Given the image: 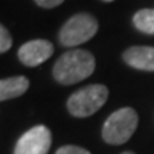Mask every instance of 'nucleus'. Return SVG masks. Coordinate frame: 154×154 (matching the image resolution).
<instances>
[{
    "label": "nucleus",
    "mask_w": 154,
    "mask_h": 154,
    "mask_svg": "<svg viewBox=\"0 0 154 154\" xmlns=\"http://www.w3.org/2000/svg\"><path fill=\"white\" fill-rule=\"evenodd\" d=\"M56 154H91L88 150L79 146H63L56 151Z\"/></svg>",
    "instance_id": "9b49d317"
},
{
    "label": "nucleus",
    "mask_w": 154,
    "mask_h": 154,
    "mask_svg": "<svg viewBox=\"0 0 154 154\" xmlns=\"http://www.w3.org/2000/svg\"><path fill=\"white\" fill-rule=\"evenodd\" d=\"M51 146V133L46 126H36L17 140L14 154H47Z\"/></svg>",
    "instance_id": "39448f33"
},
{
    "label": "nucleus",
    "mask_w": 154,
    "mask_h": 154,
    "mask_svg": "<svg viewBox=\"0 0 154 154\" xmlns=\"http://www.w3.org/2000/svg\"><path fill=\"white\" fill-rule=\"evenodd\" d=\"M96 69L94 56L86 50H70L59 57L53 67V76L61 84H74L91 76Z\"/></svg>",
    "instance_id": "f257e3e1"
},
{
    "label": "nucleus",
    "mask_w": 154,
    "mask_h": 154,
    "mask_svg": "<svg viewBox=\"0 0 154 154\" xmlns=\"http://www.w3.org/2000/svg\"><path fill=\"white\" fill-rule=\"evenodd\" d=\"M123 154H134V153H133V151H124Z\"/></svg>",
    "instance_id": "ddd939ff"
},
{
    "label": "nucleus",
    "mask_w": 154,
    "mask_h": 154,
    "mask_svg": "<svg viewBox=\"0 0 154 154\" xmlns=\"http://www.w3.org/2000/svg\"><path fill=\"white\" fill-rule=\"evenodd\" d=\"M29 79L24 76H16V77H9V79H3L0 82V100L6 101V100L19 97L27 91L29 88Z\"/></svg>",
    "instance_id": "6e6552de"
},
{
    "label": "nucleus",
    "mask_w": 154,
    "mask_h": 154,
    "mask_svg": "<svg viewBox=\"0 0 154 154\" xmlns=\"http://www.w3.org/2000/svg\"><path fill=\"white\" fill-rule=\"evenodd\" d=\"M123 60L134 69L154 72V47L149 46L130 47L123 53Z\"/></svg>",
    "instance_id": "0eeeda50"
},
{
    "label": "nucleus",
    "mask_w": 154,
    "mask_h": 154,
    "mask_svg": "<svg viewBox=\"0 0 154 154\" xmlns=\"http://www.w3.org/2000/svg\"><path fill=\"white\" fill-rule=\"evenodd\" d=\"M134 26L147 34H154V9H141L133 17Z\"/></svg>",
    "instance_id": "1a4fd4ad"
},
{
    "label": "nucleus",
    "mask_w": 154,
    "mask_h": 154,
    "mask_svg": "<svg viewBox=\"0 0 154 154\" xmlns=\"http://www.w3.org/2000/svg\"><path fill=\"white\" fill-rule=\"evenodd\" d=\"M11 43H13V40H11L9 30L5 26H0V51L6 53L11 47Z\"/></svg>",
    "instance_id": "9d476101"
},
{
    "label": "nucleus",
    "mask_w": 154,
    "mask_h": 154,
    "mask_svg": "<svg viewBox=\"0 0 154 154\" xmlns=\"http://www.w3.org/2000/svg\"><path fill=\"white\" fill-rule=\"evenodd\" d=\"M99 30L97 19L88 13H79L70 17L61 27L59 40L66 47H74L87 42Z\"/></svg>",
    "instance_id": "20e7f679"
},
{
    "label": "nucleus",
    "mask_w": 154,
    "mask_h": 154,
    "mask_svg": "<svg viewBox=\"0 0 154 154\" xmlns=\"http://www.w3.org/2000/svg\"><path fill=\"white\" fill-rule=\"evenodd\" d=\"M53 50H54V47L49 40L37 38V40H32V42L23 44L19 49L17 56L23 64H26L29 67H36L47 60L53 54Z\"/></svg>",
    "instance_id": "423d86ee"
},
{
    "label": "nucleus",
    "mask_w": 154,
    "mask_h": 154,
    "mask_svg": "<svg viewBox=\"0 0 154 154\" xmlns=\"http://www.w3.org/2000/svg\"><path fill=\"white\" fill-rule=\"evenodd\" d=\"M104 2H113V0H104Z\"/></svg>",
    "instance_id": "4468645a"
},
{
    "label": "nucleus",
    "mask_w": 154,
    "mask_h": 154,
    "mask_svg": "<svg viewBox=\"0 0 154 154\" xmlns=\"http://www.w3.org/2000/svg\"><path fill=\"white\" fill-rule=\"evenodd\" d=\"M109 99V90L103 84H90L77 90L67 100V109L74 117H88L101 109Z\"/></svg>",
    "instance_id": "7ed1b4c3"
},
{
    "label": "nucleus",
    "mask_w": 154,
    "mask_h": 154,
    "mask_svg": "<svg viewBox=\"0 0 154 154\" xmlns=\"http://www.w3.org/2000/svg\"><path fill=\"white\" fill-rule=\"evenodd\" d=\"M138 124V116L131 107H123L109 116L103 126V140L109 144H123L134 134Z\"/></svg>",
    "instance_id": "f03ea898"
},
{
    "label": "nucleus",
    "mask_w": 154,
    "mask_h": 154,
    "mask_svg": "<svg viewBox=\"0 0 154 154\" xmlns=\"http://www.w3.org/2000/svg\"><path fill=\"white\" fill-rule=\"evenodd\" d=\"M34 2H36V5L43 9H53V7L60 6L64 0H34Z\"/></svg>",
    "instance_id": "f8f14e48"
}]
</instances>
